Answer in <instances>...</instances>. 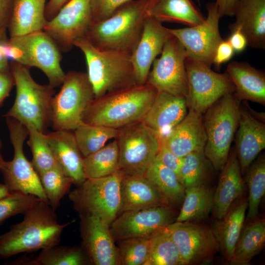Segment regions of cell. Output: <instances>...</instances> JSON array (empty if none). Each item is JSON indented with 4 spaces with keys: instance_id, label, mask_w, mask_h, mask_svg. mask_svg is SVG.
Segmentation results:
<instances>
[{
    "instance_id": "7402d4cb",
    "label": "cell",
    "mask_w": 265,
    "mask_h": 265,
    "mask_svg": "<svg viewBox=\"0 0 265 265\" xmlns=\"http://www.w3.org/2000/svg\"><path fill=\"white\" fill-rule=\"evenodd\" d=\"M58 164L73 184L77 186L85 180L83 157L76 141L74 131L54 130L44 133Z\"/></svg>"
},
{
    "instance_id": "816d5d0a",
    "label": "cell",
    "mask_w": 265,
    "mask_h": 265,
    "mask_svg": "<svg viewBox=\"0 0 265 265\" xmlns=\"http://www.w3.org/2000/svg\"><path fill=\"white\" fill-rule=\"evenodd\" d=\"M69 0H49L45 8V17L47 21L52 19Z\"/></svg>"
},
{
    "instance_id": "30bf717a",
    "label": "cell",
    "mask_w": 265,
    "mask_h": 265,
    "mask_svg": "<svg viewBox=\"0 0 265 265\" xmlns=\"http://www.w3.org/2000/svg\"><path fill=\"white\" fill-rule=\"evenodd\" d=\"M5 117L14 155L0 169L4 184L10 192L33 195L48 203L39 176L24 154V143L28 135L27 128L12 117Z\"/></svg>"
},
{
    "instance_id": "8fae6325",
    "label": "cell",
    "mask_w": 265,
    "mask_h": 265,
    "mask_svg": "<svg viewBox=\"0 0 265 265\" xmlns=\"http://www.w3.org/2000/svg\"><path fill=\"white\" fill-rule=\"evenodd\" d=\"M185 63L188 83L186 101L188 109L203 114L223 96L235 92L234 85L226 72H215L211 66L187 56Z\"/></svg>"
},
{
    "instance_id": "5b68a950",
    "label": "cell",
    "mask_w": 265,
    "mask_h": 265,
    "mask_svg": "<svg viewBox=\"0 0 265 265\" xmlns=\"http://www.w3.org/2000/svg\"><path fill=\"white\" fill-rule=\"evenodd\" d=\"M83 53L95 98L136 84L131 56L94 47L85 37L73 42Z\"/></svg>"
},
{
    "instance_id": "4fadbf2b",
    "label": "cell",
    "mask_w": 265,
    "mask_h": 265,
    "mask_svg": "<svg viewBox=\"0 0 265 265\" xmlns=\"http://www.w3.org/2000/svg\"><path fill=\"white\" fill-rule=\"evenodd\" d=\"M207 16L201 24L181 28H169L183 45L187 56L211 66L218 45L223 40L219 28L221 18L215 2L206 5Z\"/></svg>"
},
{
    "instance_id": "681fc988",
    "label": "cell",
    "mask_w": 265,
    "mask_h": 265,
    "mask_svg": "<svg viewBox=\"0 0 265 265\" xmlns=\"http://www.w3.org/2000/svg\"><path fill=\"white\" fill-rule=\"evenodd\" d=\"M227 40L236 53L242 52L248 46L245 36L238 29L231 31V35Z\"/></svg>"
},
{
    "instance_id": "9a60e30c",
    "label": "cell",
    "mask_w": 265,
    "mask_h": 265,
    "mask_svg": "<svg viewBox=\"0 0 265 265\" xmlns=\"http://www.w3.org/2000/svg\"><path fill=\"white\" fill-rule=\"evenodd\" d=\"M91 22L90 0H70L47 22L43 30L60 50L67 52L75 40L84 36Z\"/></svg>"
},
{
    "instance_id": "4316f807",
    "label": "cell",
    "mask_w": 265,
    "mask_h": 265,
    "mask_svg": "<svg viewBox=\"0 0 265 265\" xmlns=\"http://www.w3.org/2000/svg\"><path fill=\"white\" fill-rule=\"evenodd\" d=\"M226 73L233 83L234 94L239 100L265 105V76L263 72L246 62L230 63Z\"/></svg>"
},
{
    "instance_id": "e575fe53",
    "label": "cell",
    "mask_w": 265,
    "mask_h": 265,
    "mask_svg": "<svg viewBox=\"0 0 265 265\" xmlns=\"http://www.w3.org/2000/svg\"><path fill=\"white\" fill-rule=\"evenodd\" d=\"M213 206V194L203 186L185 188L183 203L176 221L201 219L208 216Z\"/></svg>"
},
{
    "instance_id": "ba28073f",
    "label": "cell",
    "mask_w": 265,
    "mask_h": 265,
    "mask_svg": "<svg viewBox=\"0 0 265 265\" xmlns=\"http://www.w3.org/2000/svg\"><path fill=\"white\" fill-rule=\"evenodd\" d=\"M61 85L52 101V126L53 130L74 131L95 99L94 90L87 73L73 70L65 74Z\"/></svg>"
},
{
    "instance_id": "d6a6232c",
    "label": "cell",
    "mask_w": 265,
    "mask_h": 265,
    "mask_svg": "<svg viewBox=\"0 0 265 265\" xmlns=\"http://www.w3.org/2000/svg\"><path fill=\"white\" fill-rule=\"evenodd\" d=\"M119 147L117 140L83 158V170L86 179L98 178L119 170Z\"/></svg>"
},
{
    "instance_id": "f1b7e54d",
    "label": "cell",
    "mask_w": 265,
    "mask_h": 265,
    "mask_svg": "<svg viewBox=\"0 0 265 265\" xmlns=\"http://www.w3.org/2000/svg\"><path fill=\"white\" fill-rule=\"evenodd\" d=\"M46 0H14L7 30L10 37L42 30L47 20Z\"/></svg>"
},
{
    "instance_id": "9f6ffc18",
    "label": "cell",
    "mask_w": 265,
    "mask_h": 265,
    "mask_svg": "<svg viewBox=\"0 0 265 265\" xmlns=\"http://www.w3.org/2000/svg\"><path fill=\"white\" fill-rule=\"evenodd\" d=\"M0 169L2 167V166H3L4 164V162H5V160H4L1 153H0Z\"/></svg>"
},
{
    "instance_id": "e0dca14e",
    "label": "cell",
    "mask_w": 265,
    "mask_h": 265,
    "mask_svg": "<svg viewBox=\"0 0 265 265\" xmlns=\"http://www.w3.org/2000/svg\"><path fill=\"white\" fill-rule=\"evenodd\" d=\"M109 226L114 239L150 236L172 222V211L160 205L119 214Z\"/></svg>"
},
{
    "instance_id": "ffe728a7",
    "label": "cell",
    "mask_w": 265,
    "mask_h": 265,
    "mask_svg": "<svg viewBox=\"0 0 265 265\" xmlns=\"http://www.w3.org/2000/svg\"><path fill=\"white\" fill-rule=\"evenodd\" d=\"M240 107L235 149L242 174L265 148V117Z\"/></svg>"
},
{
    "instance_id": "5bb4252c",
    "label": "cell",
    "mask_w": 265,
    "mask_h": 265,
    "mask_svg": "<svg viewBox=\"0 0 265 265\" xmlns=\"http://www.w3.org/2000/svg\"><path fill=\"white\" fill-rule=\"evenodd\" d=\"M10 38L22 49L25 66L41 70L53 87L61 85L66 73L61 66L60 49L48 33L42 30Z\"/></svg>"
},
{
    "instance_id": "cb8c5ba5",
    "label": "cell",
    "mask_w": 265,
    "mask_h": 265,
    "mask_svg": "<svg viewBox=\"0 0 265 265\" xmlns=\"http://www.w3.org/2000/svg\"><path fill=\"white\" fill-rule=\"evenodd\" d=\"M233 16L234 23L230 31L238 29L245 36L248 46L265 49V0H239L236 4Z\"/></svg>"
},
{
    "instance_id": "44dd1931",
    "label": "cell",
    "mask_w": 265,
    "mask_h": 265,
    "mask_svg": "<svg viewBox=\"0 0 265 265\" xmlns=\"http://www.w3.org/2000/svg\"><path fill=\"white\" fill-rule=\"evenodd\" d=\"M160 141L181 158L192 152H204L207 135L202 114L189 109L182 121Z\"/></svg>"
},
{
    "instance_id": "7a4b0ae2",
    "label": "cell",
    "mask_w": 265,
    "mask_h": 265,
    "mask_svg": "<svg viewBox=\"0 0 265 265\" xmlns=\"http://www.w3.org/2000/svg\"><path fill=\"white\" fill-rule=\"evenodd\" d=\"M158 92L154 87L145 83L107 93L94 99L82 121L119 129L142 121Z\"/></svg>"
},
{
    "instance_id": "1f68e13d",
    "label": "cell",
    "mask_w": 265,
    "mask_h": 265,
    "mask_svg": "<svg viewBox=\"0 0 265 265\" xmlns=\"http://www.w3.org/2000/svg\"><path fill=\"white\" fill-rule=\"evenodd\" d=\"M144 176L157 187L168 201L178 203L183 201L185 188L177 174L163 165L156 158L148 167Z\"/></svg>"
},
{
    "instance_id": "f907efd6",
    "label": "cell",
    "mask_w": 265,
    "mask_h": 265,
    "mask_svg": "<svg viewBox=\"0 0 265 265\" xmlns=\"http://www.w3.org/2000/svg\"><path fill=\"white\" fill-rule=\"evenodd\" d=\"M239 0H215L219 15L221 17L225 16H233L234 8Z\"/></svg>"
},
{
    "instance_id": "11a10c76",
    "label": "cell",
    "mask_w": 265,
    "mask_h": 265,
    "mask_svg": "<svg viewBox=\"0 0 265 265\" xmlns=\"http://www.w3.org/2000/svg\"><path fill=\"white\" fill-rule=\"evenodd\" d=\"M9 193L8 187L4 184H0V199L7 195Z\"/></svg>"
},
{
    "instance_id": "277c9868",
    "label": "cell",
    "mask_w": 265,
    "mask_h": 265,
    "mask_svg": "<svg viewBox=\"0 0 265 265\" xmlns=\"http://www.w3.org/2000/svg\"><path fill=\"white\" fill-rule=\"evenodd\" d=\"M10 65L16 94L12 106L4 116L12 117L26 127L31 126L45 133L52 126L54 88L35 82L29 68L14 61Z\"/></svg>"
},
{
    "instance_id": "2e32d148",
    "label": "cell",
    "mask_w": 265,
    "mask_h": 265,
    "mask_svg": "<svg viewBox=\"0 0 265 265\" xmlns=\"http://www.w3.org/2000/svg\"><path fill=\"white\" fill-rule=\"evenodd\" d=\"M167 228L178 248L183 265L209 263L219 250L212 230L207 227L176 221Z\"/></svg>"
},
{
    "instance_id": "c3c4849f",
    "label": "cell",
    "mask_w": 265,
    "mask_h": 265,
    "mask_svg": "<svg viewBox=\"0 0 265 265\" xmlns=\"http://www.w3.org/2000/svg\"><path fill=\"white\" fill-rule=\"evenodd\" d=\"M14 0H0V32L7 31Z\"/></svg>"
},
{
    "instance_id": "ab89813d",
    "label": "cell",
    "mask_w": 265,
    "mask_h": 265,
    "mask_svg": "<svg viewBox=\"0 0 265 265\" xmlns=\"http://www.w3.org/2000/svg\"><path fill=\"white\" fill-rule=\"evenodd\" d=\"M26 127L29 136L27 144L32 156L30 162L38 174L40 175L55 166L58 163L44 133L31 126Z\"/></svg>"
},
{
    "instance_id": "bcb514c9",
    "label": "cell",
    "mask_w": 265,
    "mask_h": 265,
    "mask_svg": "<svg viewBox=\"0 0 265 265\" xmlns=\"http://www.w3.org/2000/svg\"><path fill=\"white\" fill-rule=\"evenodd\" d=\"M235 51L228 40H223L217 46L212 60V64L220 67L229 61L233 56Z\"/></svg>"
},
{
    "instance_id": "74e56055",
    "label": "cell",
    "mask_w": 265,
    "mask_h": 265,
    "mask_svg": "<svg viewBox=\"0 0 265 265\" xmlns=\"http://www.w3.org/2000/svg\"><path fill=\"white\" fill-rule=\"evenodd\" d=\"M39 176L48 204L55 211L69 192L72 182L58 164Z\"/></svg>"
},
{
    "instance_id": "60d3db41",
    "label": "cell",
    "mask_w": 265,
    "mask_h": 265,
    "mask_svg": "<svg viewBox=\"0 0 265 265\" xmlns=\"http://www.w3.org/2000/svg\"><path fill=\"white\" fill-rule=\"evenodd\" d=\"M204 152H192L183 158L180 181L185 188L203 186L208 175Z\"/></svg>"
},
{
    "instance_id": "ac0fdd59",
    "label": "cell",
    "mask_w": 265,
    "mask_h": 265,
    "mask_svg": "<svg viewBox=\"0 0 265 265\" xmlns=\"http://www.w3.org/2000/svg\"><path fill=\"white\" fill-rule=\"evenodd\" d=\"M82 248L90 263L96 265L120 264L118 249L114 244L110 225L93 214L80 215Z\"/></svg>"
},
{
    "instance_id": "9c48e42d",
    "label": "cell",
    "mask_w": 265,
    "mask_h": 265,
    "mask_svg": "<svg viewBox=\"0 0 265 265\" xmlns=\"http://www.w3.org/2000/svg\"><path fill=\"white\" fill-rule=\"evenodd\" d=\"M119 170L124 175H144L155 159L160 141L159 135L142 121L118 129Z\"/></svg>"
},
{
    "instance_id": "83f0119b",
    "label": "cell",
    "mask_w": 265,
    "mask_h": 265,
    "mask_svg": "<svg viewBox=\"0 0 265 265\" xmlns=\"http://www.w3.org/2000/svg\"><path fill=\"white\" fill-rule=\"evenodd\" d=\"M147 17L161 23H175L188 26L202 23L205 19L192 0H148Z\"/></svg>"
},
{
    "instance_id": "484cf974",
    "label": "cell",
    "mask_w": 265,
    "mask_h": 265,
    "mask_svg": "<svg viewBox=\"0 0 265 265\" xmlns=\"http://www.w3.org/2000/svg\"><path fill=\"white\" fill-rule=\"evenodd\" d=\"M221 172L215 191L213 194L214 216L222 218L233 202L242 193L244 188L239 162L235 149L230 152Z\"/></svg>"
},
{
    "instance_id": "7dc6e473",
    "label": "cell",
    "mask_w": 265,
    "mask_h": 265,
    "mask_svg": "<svg viewBox=\"0 0 265 265\" xmlns=\"http://www.w3.org/2000/svg\"><path fill=\"white\" fill-rule=\"evenodd\" d=\"M14 85V80L11 71L0 72V107Z\"/></svg>"
},
{
    "instance_id": "8d00e7d4",
    "label": "cell",
    "mask_w": 265,
    "mask_h": 265,
    "mask_svg": "<svg viewBox=\"0 0 265 265\" xmlns=\"http://www.w3.org/2000/svg\"><path fill=\"white\" fill-rule=\"evenodd\" d=\"M35 260L37 265H83L90 263L82 247L58 245L41 250Z\"/></svg>"
},
{
    "instance_id": "7bdbcfd3",
    "label": "cell",
    "mask_w": 265,
    "mask_h": 265,
    "mask_svg": "<svg viewBox=\"0 0 265 265\" xmlns=\"http://www.w3.org/2000/svg\"><path fill=\"white\" fill-rule=\"evenodd\" d=\"M41 201L33 195L19 191L10 192L0 199V225L10 217L23 214Z\"/></svg>"
},
{
    "instance_id": "3957f363",
    "label": "cell",
    "mask_w": 265,
    "mask_h": 265,
    "mask_svg": "<svg viewBox=\"0 0 265 265\" xmlns=\"http://www.w3.org/2000/svg\"><path fill=\"white\" fill-rule=\"evenodd\" d=\"M148 0H132L104 20L91 23L84 37L102 51L131 56L142 34Z\"/></svg>"
},
{
    "instance_id": "db71d44e",
    "label": "cell",
    "mask_w": 265,
    "mask_h": 265,
    "mask_svg": "<svg viewBox=\"0 0 265 265\" xmlns=\"http://www.w3.org/2000/svg\"><path fill=\"white\" fill-rule=\"evenodd\" d=\"M8 265H37L35 257L23 256L21 257L17 260L9 262Z\"/></svg>"
},
{
    "instance_id": "d4e9b609",
    "label": "cell",
    "mask_w": 265,
    "mask_h": 265,
    "mask_svg": "<svg viewBox=\"0 0 265 265\" xmlns=\"http://www.w3.org/2000/svg\"><path fill=\"white\" fill-rule=\"evenodd\" d=\"M119 213L164 205L168 201L144 175H124L120 186Z\"/></svg>"
},
{
    "instance_id": "f5cc1de1",
    "label": "cell",
    "mask_w": 265,
    "mask_h": 265,
    "mask_svg": "<svg viewBox=\"0 0 265 265\" xmlns=\"http://www.w3.org/2000/svg\"><path fill=\"white\" fill-rule=\"evenodd\" d=\"M6 37V31L0 32V72H8L11 71L9 60L4 55L0 48L1 42Z\"/></svg>"
},
{
    "instance_id": "8992f818",
    "label": "cell",
    "mask_w": 265,
    "mask_h": 265,
    "mask_svg": "<svg viewBox=\"0 0 265 265\" xmlns=\"http://www.w3.org/2000/svg\"><path fill=\"white\" fill-rule=\"evenodd\" d=\"M240 101L234 93L223 96L205 112L204 153L217 170L226 162L239 119Z\"/></svg>"
},
{
    "instance_id": "d590c367",
    "label": "cell",
    "mask_w": 265,
    "mask_h": 265,
    "mask_svg": "<svg viewBox=\"0 0 265 265\" xmlns=\"http://www.w3.org/2000/svg\"><path fill=\"white\" fill-rule=\"evenodd\" d=\"M118 129L82 122L74 131L75 138L83 157L102 148L117 135Z\"/></svg>"
},
{
    "instance_id": "d6986e66",
    "label": "cell",
    "mask_w": 265,
    "mask_h": 265,
    "mask_svg": "<svg viewBox=\"0 0 265 265\" xmlns=\"http://www.w3.org/2000/svg\"><path fill=\"white\" fill-rule=\"evenodd\" d=\"M173 35L162 23L150 17L145 19L139 41L131 55L136 81L145 84L152 63L161 53L165 42Z\"/></svg>"
},
{
    "instance_id": "52a82bcc",
    "label": "cell",
    "mask_w": 265,
    "mask_h": 265,
    "mask_svg": "<svg viewBox=\"0 0 265 265\" xmlns=\"http://www.w3.org/2000/svg\"><path fill=\"white\" fill-rule=\"evenodd\" d=\"M124 175L118 170L107 176L86 179L69 193L75 209L80 215L98 216L110 225L119 213Z\"/></svg>"
},
{
    "instance_id": "f35d334b",
    "label": "cell",
    "mask_w": 265,
    "mask_h": 265,
    "mask_svg": "<svg viewBox=\"0 0 265 265\" xmlns=\"http://www.w3.org/2000/svg\"><path fill=\"white\" fill-rule=\"evenodd\" d=\"M246 181L249 189L247 217L255 218L265 193V156L259 158L247 171Z\"/></svg>"
},
{
    "instance_id": "7c38bea8",
    "label": "cell",
    "mask_w": 265,
    "mask_h": 265,
    "mask_svg": "<svg viewBox=\"0 0 265 265\" xmlns=\"http://www.w3.org/2000/svg\"><path fill=\"white\" fill-rule=\"evenodd\" d=\"M186 52L173 35L165 43L160 56L153 61L146 83L158 92L186 97L188 83Z\"/></svg>"
},
{
    "instance_id": "4dcf8cb0",
    "label": "cell",
    "mask_w": 265,
    "mask_h": 265,
    "mask_svg": "<svg viewBox=\"0 0 265 265\" xmlns=\"http://www.w3.org/2000/svg\"><path fill=\"white\" fill-rule=\"evenodd\" d=\"M265 244V221H253L242 228L235 246L231 265H247Z\"/></svg>"
},
{
    "instance_id": "603a6c76",
    "label": "cell",
    "mask_w": 265,
    "mask_h": 265,
    "mask_svg": "<svg viewBox=\"0 0 265 265\" xmlns=\"http://www.w3.org/2000/svg\"><path fill=\"white\" fill-rule=\"evenodd\" d=\"M187 109L186 97L158 92L142 121L160 138L182 121Z\"/></svg>"
},
{
    "instance_id": "6da1fadb",
    "label": "cell",
    "mask_w": 265,
    "mask_h": 265,
    "mask_svg": "<svg viewBox=\"0 0 265 265\" xmlns=\"http://www.w3.org/2000/svg\"><path fill=\"white\" fill-rule=\"evenodd\" d=\"M23 220L0 235V257L8 258L58 245L64 229L74 220L60 224L48 203L41 201L24 214Z\"/></svg>"
},
{
    "instance_id": "ee69618b",
    "label": "cell",
    "mask_w": 265,
    "mask_h": 265,
    "mask_svg": "<svg viewBox=\"0 0 265 265\" xmlns=\"http://www.w3.org/2000/svg\"><path fill=\"white\" fill-rule=\"evenodd\" d=\"M132 0H90L92 22L110 16L117 9Z\"/></svg>"
},
{
    "instance_id": "6f0895ef",
    "label": "cell",
    "mask_w": 265,
    "mask_h": 265,
    "mask_svg": "<svg viewBox=\"0 0 265 265\" xmlns=\"http://www.w3.org/2000/svg\"><path fill=\"white\" fill-rule=\"evenodd\" d=\"M2 147V142L0 139V149H1Z\"/></svg>"
},
{
    "instance_id": "f6af8a7d",
    "label": "cell",
    "mask_w": 265,
    "mask_h": 265,
    "mask_svg": "<svg viewBox=\"0 0 265 265\" xmlns=\"http://www.w3.org/2000/svg\"><path fill=\"white\" fill-rule=\"evenodd\" d=\"M156 158L163 165L174 171L180 180L183 158L178 157L160 143Z\"/></svg>"
},
{
    "instance_id": "836d02e7",
    "label": "cell",
    "mask_w": 265,
    "mask_h": 265,
    "mask_svg": "<svg viewBox=\"0 0 265 265\" xmlns=\"http://www.w3.org/2000/svg\"><path fill=\"white\" fill-rule=\"evenodd\" d=\"M144 265H183L178 248L167 227L150 236L149 255Z\"/></svg>"
},
{
    "instance_id": "f546056e",
    "label": "cell",
    "mask_w": 265,
    "mask_h": 265,
    "mask_svg": "<svg viewBox=\"0 0 265 265\" xmlns=\"http://www.w3.org/2000/svg\"><path fill=\"white\" fill-rule=\"evenodd\" d=\"M247 208L246 201L230 208L222 218L217 219L212 229L219 250L229 263L233 258L235 246L243 228Z\"/></svg>"
},
{
    "instance_id": "b9f144b4",
    "label": "cell",
    "mask_w": 265,
    "mask_h": 265,
    "mask_svg": "<svg viewBox=\"0 0 265 265\" xmlns=\"http://www.w3.org/2000/svg\"><path fill=\"white\" fill-rule=\"evenodd\" d=\"M150 236L120 240L119 263L123 265H144L148 257Z\"/></svg>"
}]
</instances>
